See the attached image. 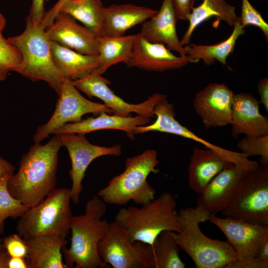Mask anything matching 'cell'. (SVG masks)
<instances>
[{"mask_svg":"<svg viewBox=\"0 0 268 268\" xmlns=\"http://www.w3.org/2000/svg\"><path fill=\"white\" fill-rule=\"evenodd\" d=\"M62 146L55 135L46 144L34 143L22 155L17 172L8 180L7 188L13 198L33 206L55 188Z\"/></svg>","mask_w":268,"mask_h":268,"instance_id":"6da1fadb","label":"cell"},{"mask_svg":"<svg viewBox=\"0 0 268 268\" xmlns=\"http://www.w3.org/2000/svg\"><path fill=\"white\" fill-rule=\"evenodd\" d=\"M106 211V203L98 196H94L86 202L84 214L72 216L70 246L68 249L66 246L62 249L67 268L108 267L100 258L97 249L109 224L107 220L102 219Z\"/></svg>","mask_w":268,"mask_h":268,"instance_id":"7a4b0ae2","label":"cell"},{"mask_svg":"<svg viewBox=\"0 0 268 268\" xmlns=\"http://www.w3.org/2000/svg\"><path fill=\"white\" fill-rule=\"evenodd\" d=\"M209 215L198 205L180 209L175 217L181 231L174 232V238L196 268H225L237 260V257L227 241L209 238L201 232L200 224L208 220Z\"/></svg>","mask_w":268,"mask_h":268,"instance_id":"3957f363","label":"cell"},{"mask_svg":"<svg viewBox=\"0 0 268 268\" xmlns=\"http://www.w3.org/2000/svg\"><path fill=\"white\" fill-rule=\"evenodd\" d=\"M176 204L175 198L166 192L140 208L131 206L120 209L115 221L126 232L131 243L138 241L152 246L164 230L180 232L175 217Z\"/></svg>","mask_w":268,"mask_h":268,"instance_id":"277c9868","label":"cell"},{"mask_svg":"<svg viewBox=\"0 0 268 268\" xmlns=\"http://www.w3.org/2000/svg\"><path fill=\"white\" fill-rule=\"evenodd\" d=\"M159 163L154 149L128 158L124 172L113 177L97 196L106 203L119 205L130 201L141 205L147 203L155 198V191L146 179L151 173L158 172L156 167Z\"/></svg>","mask_w":268,"mask_h":268,"instance_id":"5b68a950","label":"cell"},{"mask_svg":"<svg viewBox=\"0 0 268 268\" xmlns=\"http://www.w3.org/2000/svg\"><path fill=\"white\" fill-rule=\"evenodd\" d=\"M7 40L21 54V64L17 72L33 81L47 82L59 97L64 78L55 66L50 40L41 23L35 24L27 17L24 32Z\"/></svg>","mask_w":268,"mask_h":268,"instance_id":"8992f818","label":"cell"},{"mask_svg":"<svg viewBox=\"0 0 268 268\" xmlns=\"http://www.w3.org/2000/svg\"><path fill=\"white\" fill-rule=\"evenodd\" d=\"M70 189L55 188L20 217L16 229L24 239L43 235L67 238L72 217Z\"/></svg>","mask_w":268,"mask_h":268,"instance_id":"52a82bcc","label":"cell"},{"mask_svg":"<svg viewBox=\"0 0 268 268\" xmlns=\"http://www.w3.org/2000/svg\"><path fill=\"white\" fill-rule=\"evenodd\" d=\"M222 212L225 217L268 225V165H260L245 174Z\"/></svg>","mask_w":268,"mask_h":268,"instance_id":"ba28073f","label":"cell"},{"mask_svg":"<svg viewBox=\"0 0 268 268\" xmlns=\"http://www.w3.org/2000/svg\"><path fill=\"white\" fill-rule=\"evenodd\" d=\"M97 249L101 260L114 268H149L152 247L138 241L131 243L126 232L115 220L109 223Z\"/></svg>","mask_w":268,"mask_h":268,"instance_id":"9c48e42d","label":"cell"},{"mask_svg":"<svg viewBox=\"0 0 268 268\" xmlns=\"http://www.w3.org/2000/svg\"><path fill=\"white\" fill-rule=\"evenodd\" d=\"M102 112L113 113L104 104L92 102L84 97L72 81L64 79L55 110L46 123L37 128L33 141L40 142L65 124L80 122L85 114H99Z\"/></svg>","mask_w":268,"mask_h":268,"instance_id":"30bf717a","label":"cell"},{"mask_svg":"<svg viewBox=\"0 0 268 268\" xmlns=\"http://www.w3.org/2000/svg\"><path fill=\"white\" fill-rule=\"evenodd\" d=\"M56 135L62 146L67 149L70 158L71 167L69 175L72 181V187L70 189V195L72 201L77 204L83 190L82 182L85 173L90 163L100 156H120L122 146L120 145L111 147L94 145L89 142L83 134H64Z\"/></svg>","mask_w":268,"mask_h":268,"instance_id":"8fae6325","label":"cell"},{"mask_svg":"<svg viewBox=\"0 0 268 268\" xmlns=\"http://www.w3.org/2000/svg\"><path fill=\"white\" fill-rule=\"evenodd\" d=\"M78 89L89 98L97 97L113 111V114L122 117L131 116L134 113L150 118L154 117L153 110L155 106L167 95L159 93L153 94L144 102L131 104L117 96L108 86L111 82L101 74L93 73L81 79L72 81Z\"/></svg>","mask_w":268,"mask_h":268,"instance_id":"7c38bea8","label":"cell"},{"mask_svg":"<svg viewBox=\"0 0 268 268\" xmlns=\"http://www.w3.org/2000/svg\"><path fill=\"white\" fill-rule=\"evenodd\" d=\"M153 114L156 116L154 123L149 125L136 127L135 134L151 131H157L179 135L204 145L206 148L217 151L228 158L234 164L247 169L253 168L255 161L248 159V156L242 152L229 150L215 145L199 137L191 130L182 125L176 119L173 105L167 97L160 101L154 107Z\"/></svg>","mask_w":268,"mask_h":268,"instance_id":"4fadbf2b","label":"cell"},{"mask_svg":"<svg viewBox=\"0 0 268 268\" xmlns=\"http://www.w3.org/2000/svg\"><path fill=\"white\" fill-rule=\"evenodd\" d=\"M208 220L224 233L238 261L255 259L261 244L268 238V225L248 223L229 217L222 218L212 214H209Z\"/></svg>","mask_w":268,"mask_h":268,"instance_id":"5bb4252c","label":"cell"},{"mask_svg":"<svg viewBox=\"0 0 268 268\" xmlns=\"http://www.w3.org/2000/svg\"><path fill=\"white\" fill-rule=\"evenodd\" d=\"M234 93L227 85L211 83L197 92L193 106L208 129L230 125Z\"/></svg>","mask_w":268,"mask_h":268,"instance_id":"9a60e30c","label":"cell"},{"mask_svg":"<svg viewBox=\"0 0 268 268\" xmlns=\"http://www.w3.org/2000/svg\"><path fill=\"white\" fill-rule=\"evenodd\" d=\"M196 63L187 56H177L164 45L146 40L140 33L135 35L128 61L129 67L152 71L163 72L183 67Z\"/></svg>","mask_w":268,"mask_h":268,"instance_id":"2e32d148","label":"cell"},{"mask_svg":"<svg viewBox=\"0 0 268 268\" xmlns=\"http://www.w3.org/2000/svg\"><path fill=\"white\" fill-rule=\"evenodd\" d=\"M45 31L50 41L82 54L98 55V36L67 13L60 12Z\"/></svg>","mask_w":268,"mask_h":268,"instance_id":"e0dca14e","label":"cell"},{"mask_svg":"<svg viewBox=\"0 0 268 268\" xmlns=\"http://www.w3.org/2000/svg\"><path fill=\"white\" fill-rule=\"evenodd\" d=\"M248 171L250 170L235 164L222 170L200 194L197 205L209 214L222 212L230 201L240 181Z\"/></svg>","mask_w":268,"mask_h":268,"instance_id":"ac0fdd59","label":"cell"},{"mask_svg":"<svg viewBox=\"0 0 268 268\" xmlns=\"http://www.w3.org/2000/svg\"><path fill=\"white\" fill-rule=\"evenodd\" d=\"M259 104L251 93L234 94L230 124L231 134L234 138H237L241 134H268V118L261 113Z\"/></svg>","mask_w":268,"mask_h":268,"instance_id":"d6986e66","label":"cell"},{"mask_svg":"<svg viewBox=\"0 0 268 268\" xmlns=\"http://www.w3.org/2000/svg\"><path fill=\"white\" fill-rule=\"evenodd\" d=\"M178 18L173 0H163L156 14L142 23L140 34L147 41L164 45L180 56H186L176 31Z\"/></svg>","mask_w":268,"mask_h":268,"instance_id":"ffe728a7","label":"cell"},{"mask_svg":"<svg viewBox=\"0 0 268 268\" xmlns=\"http://www.w3.org/2000/svg\"><path fill=\"white\" fill-rule=\"evenodd\" d=\"M99 114L96 117H89L82 119L79 122L65 124L53 134H79L85 135L94 131L112 129L124 131L130 139H133L135 135V128L145 125L151 119L138 115L134 117H122L115 114L111 115L105 112Z\"/></svg>","mask_w":268,"mask_h":268,"instance_id":"44dd1931","label":"cell"},{"mask_svg":"<svg viewBox=\"0 0 268 268\" xmlns=\"http://www.w3.org/2000/svg\"><path fill=\"white\" fill-rule=\"evenodd\" d=\"M233 164L228 158L217 151L207 148H195L188 167L190 187L200 195L216 175Z\"/></svg>","mask_w":268,"mask_h":268,"instance_id":"7402d4cb","label":"cell"},{"mask_svg":"<svg viewBox=\"0 0 268 268\" xmlns=\"http://www.w3.org/2000/svg\"><path fill=\"white\" fill-rule=\"evenodd\" d=\"M157 12L155 9L130 3L104 7L101 36H124L129 29L142 24Z\"/></svg>","mask_w":268,"mask_h":268,"instance_id":"603a6c76","label":"cell"},{"mask_svg":"<svg viewBox=\"0 0 268 268\" xmlns=\"http://www.w3.org/2000/svg\"><path fill=\"white\" fill-rule=\"evenodd\" d=\"M50 45L55 66L64 79H81L94 73L98 67V56L82 54L51 41Z\"/></svg>","mask_w":268,"mask_h":268,"instance_id":"cb8c5ba5","label":"cell"},{"mask_svg":"<svg viewBox=\"0 0 268 268\" xmlns=\"http://www.w3.org/2000/svg\"><path fill=\"white\" fill-rule=\"evenodd\" d=\"M66 238L43 235L24 239L27 247L28 268H67L63 261L62 248Z\"/></svg>","mask_w":268,"mask_h":268,"instance_id":"d4e9b609","label":"cell"},{"mask_svg":"<svg viewBox=\"0 0 268 268\" xmlns=\"http://www.w3.org/2000/svg\"><path fill=\"white\" fill-rule=\"evenodd\" d=\"M216 17L230 26L239 19L235 7L223 0H203L199 6L193 7L189 15L188 28L180 41L184 46L189 44L192 34L196 28L202 22L211 17Z\"/></svg>","mask_w":268,"mask_h":268,"instance_id":"484cf974","label":"cell"},{"mask_svg":"<svg viewBox=\"0 0 268 268\" xmlns=\"http://www.w3.org/2000/svg\"><path fill=\"white\" fill-rule=\"evenodd\" d=\"M233 26L231 35L226 40L219 43L210 45L192 43L184 46L186 56L196 63L201 60L207 66L213 64L216 61L223 66L226 65V60L233 52L237 40L245 33L244 28L241 25L240 18Z\"/></svg>","mask_w":268,"mask_h":268,"instance_id":"4316f807","label":"cell"},{"mask_svg":"<svg viewBox=\"0 0 268 268\" xmlns=\"http://www.w3.org/2000/svg\"><path fill=\"white\" fill-rule=\"evenodd\" d=\"M135 35L98 37V67L94 73L102 74L108 68L126 63L130 56Z\"/></svg>","mask_w":268,"mask_h":268,"instance_id":"83f0119b","label":"cell"},{"mask_svg":"<svg viewBox=\"0 0 268 268\" xmlns=\"http://www.w3.org/2000/svg\"><path fill=\"white\" fill-rule=\"evenodd\" d=\"M171 230L162 231L155 239L149 263L150 268H184L179 256L180 247Z\"/></svg>","mask_w":268,"mask_h":268,"instance_id":"f1b7e54d","label":"cell"},{"mask_svg":"<svg viewBox=\"0 0 268 268\" xmlns=\"http://www.w3.org/2000/svg\"><path fill=\"white\" fill-rule=\"evenodd\" d=\"M104 7L101 0H70L64 5L60 12L69 14L100 37Z\"/></svg>","mask_w":268,"mask_h":268,"instance_id":"f546056e","label":"cell"},{"mask_svg":"<svg viewBox=\"0 0 268 268\" xmlns=\"http://www.w3.org/2000/svg\"><path fill=\"white\" fill-rule=\"evenodd\" d=\"M6 23L5 17L0 11V81L4 80L9 71L17 72L22 61L20 51L2 35Z\"/></svg>","mask_w":268,"mask_h":268,"instance_id":"4dcf8cb0","label":"cell"},{"mask_svg":"<svg viewBox=\"0 0 268 268\" xmlns=\"http://www.w3.org/2000/svg\"><path fill=\"white\" fill-rule=\"evenodd\" d=\"M10 177H5L0 181V231L2 230L4 221L8 217H20L32 206L22 203L13 198L8 191L7 182Z\"/></svg>","mask_w":268,"mask_h":268,"instance_id":"1f68e13d","label":"cell"},{"mask_svg":"<svg viewBox=\"0 0 268 268\" xmlns=\"http://www.w3.org/2000/svg\"><path fill=\"white\" fill-rule=\"evenodd\" d=\"M242 153L250 156H260V165H268V134L245 135L237 143Z\"/></svg>","mask_w":268,"mask_h":268,"instance_id":"d6a6232c","label":"cell"},{"mask_svg":"<svg viewBox=\"0 0 268 268\" xmlns=\"http://www.w3.org/2000/svg\"><path fill=\"white\" fill-rule=\"evenodd\" d=\"M240 18L241 25L243 28L248 25L256 26L262 30L267 40H268V24L249 0H242L241 16Z\"/></svg>","mask_w":268,"mask_h":268,"instance_id":"836d02e7","label":"cell"},{"mask_svg":"<svg viewBox=\"0 0 268 268\" xmlns=\"http://www.w3.org/2000/svg\"><path fill=\"white\" fill-rule=\"evenodd\" d=\"M3 245L9 257L26 258L27 247L23 238L18 234L4 237Z\"/></svg>","mask_w":268,"mask_h":268,"instance_id":"e575fe53","label":"cell"},{"mask_svg":"<svg viewBox=\"0 0 268 268\" xmlns=\"http://www.w3.org/2000/svg\"><path fill=\"white\" fill-rule=\"evenodd\" d=\"M195 0H173L178 19L188 20Z\"/></svg>","mask_w":268,"mask_h":268,"instance_id":"d590c367","label":"cell"},{"mask_svg":"<svg viewBox=\"0 0 268 268\" xmlns=\"http://www.w3.org/2000/svg\"><path fill=\"white\" fill-rule=\"evenodd\" d=\"M45 0H32L28 17L35 24H40L44 17Z\"/></svg>","mask_w":268,"mask_h":268,"instance_id":"8d00e7d4","label":"cell"},{"mask_svg":"<svg viewBox=\"0 0 268 268\" xmlns=\"http://www.w3.org/2000/svg\"><path fill=\"white\" fill-rule=\"evenodd\" d=\"M268 263L264 262L257 258L245 261L236 260L227 266L225 268H268Z\"/></svg>","mask_w":268,"mask_h":268,"instance_id":"74e56055","label":"cell"},{"mask_svg":"<svg viewBox=\"0 0 268 268\" xmlns=\"http://www.w3.org/2000/svg\"><path fill=\"white\" fill-rule=\"evenodd\" d=\"M258 92L260 97V103L268 112V78L264 77L260 79L257 84Z\"/></svg>","mask_w":268,"mask_h":268,"instance_id":"f35d334b","label":"cell"},{"mask_svg":"<svg viewBox=\"0 0 268 268\" xmlns=\"http://www.w3.org/2000/svg\"><path fill=\"white\" fill-rule=\"evenodd\" d=\"M15 167L0 156V181L5 177H11L14 174Z\"/></svg>","mask_w":268,"mask_h":268,"instance_id":"ab89813d","label":"cell"},{"mask_svg":"<svg viewBox=\"0 0 268 268\" xmlns=\"http://www.w3.org/2000/svg\"><path fill=\"white\" fill-rule=\"evenodd\" d=\"M7 268H28V266L24 258L9 257Z\"/></svg>","mask_w":268,"mask_h":268,"instance_id":"60d3db41","label":"cell"},{"mask_svg":"<svg viewBox=\"0 0 268 268\" xmlns=\"http://www.w3.org/2000/svg\"><path fill=\"white\" fill-rule=\"evenodd\" d=\"M256 258L264 262L268 263V238L264 240L261 244Z\"/></svg>","mask_w":268,"mask_h":268,"instance_id":"b9f144b4","label":"cell"},{"mask_svg":"<svg viewBox=\"0 0 268 268\" xmlns=\"http://www.w3.org/2000/svg\"><path fill=\"white\" fill-rule=\"evenodd\" d=\"M9 258L6 252L0 253V268H7V261Z\"/></svg>","mask_w":268,"mask_h":268,"instance_id":"7bdbcfd3","label":"cell"},{"mask_svg":"<svg viewBox=\"0 0 268 268\" xmlns=\"http://www.w3.org/2000/svg\"><path fill=\"white\" fill-rule=\"evenodd\" d=\"M4 246L3 244H2L0 242V253H1L3 252H4Z\"/></svg>","mask_w":268,"mask_h":268,"instance_id":"ee69618b","label":"cell"},{"mask_svg":"<svg viewBox=\"0 0 268 268\" xmlns=\"http://www.w3.org/2000/svg\"></svg>","mask_w":268,"mask_h":268,"instance_id":"f6af8a7d","label":"cell"},{"mask_svg":"<svg viewBox=\"0 0 268 268\" xmlns=\"http://www.w3.org/2000/svg\"></svg>","mask_w":268,"mask_h":268,"instance_id":"bcb514c9","label":"cell"}]
</instances>
